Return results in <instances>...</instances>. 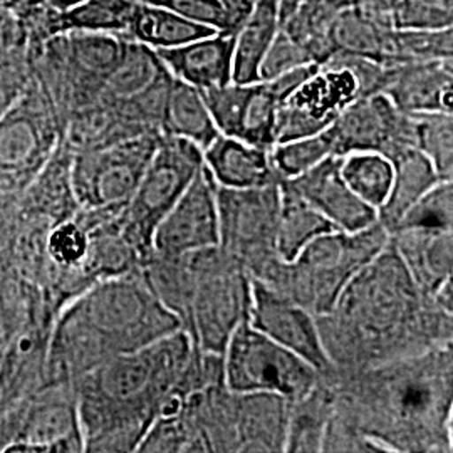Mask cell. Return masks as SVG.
Here are the masks:
<instances>
[{
  "instance_id": "cell-1",
  "label": "cell",
  "mask_w": 453,
  "mask_h": 453,
  "mask_svg": "<svg viewBox=\"0 0 453 453\" xmlns=\"http://www.w3.org/2000/svg\"><path fill=\"white\" fill-rule=\"evenodd\" d=\"M452 279L425 294L395 247L370 260L316 316L334 370L355 372L453 342Z\"/></svg>"
},
{
  "instance_id": "cell-2",
  "label": "cell",
  "mask_w": 453,
  "mask_h": 453,
  "mask_svg": "<svg viewBox=\"0 0 453 453\" xmlns=\"http://www.w3.org/2000/svg\"><path fill=\"white\" fill-rule=\"evenodd\" d=\"M323 378L333 388V417L381 453L452 452L453 342Z\"/></svg>"
},
{
  "instance_id": "cell-3",
  "label": "cell",
  "mask_w": 453,
  "mask_h": 453,
  "mask_svg": "<svg viewBox=\"0 0 453 453\" xmlns=\"http://www.w3.org/2000/svg\"><path fill=\"white\" fill-rule=\"evenodd\" d=\"M194 344L177 331L78 376L74 391L84 452H136L179 383Z\"/></svg>"
},
{
  "instance_id": "cell-4",
  "label": "cell",
  "mask_w": 453,
  "mask_h": 453,
  "mask_svg": "<svg viewBox=\"0 0 453 453\" xmlns=\"http://www.w3.org/2000/svg\"><path fill=\"white\" fill-rule=\"evenodd\" d=\"M180 329L179 318L163 306L140 269L103 279L81 291L58 321L50 346L52 368L71 385L99 365Z\"/></svg>"
},
{
  "instance_id": "cell-5",
  "label": "cell",
  "mask_w": 453,
  "mask_h": 453,
  "mask_svg": "<svg viewBox=\"0 0 453 453\" xmlns=\"http://www.w3.org/2000/svg\"><path fill=\"white\" fill-rule=\"evenodd\" d=\"M140 274L200 351L224 355L234 331L249 321L252 277L219 245L175 257L150 254Z\"/></svg>"
},
{
  "instance_id": "cell-6",
  "label": "cell",
  "mask_w": 453,
  "mask_h": 453,
  "mask_svg": "<svg viewBox=\"0 0 453 453\" xmlns=\"http://www.w3.org/2000/svg\"><path fill=\"white\" fill-rule=\"evenodd\" d=\"M389 242L380 222L357 232L336 230L308 243L291 262H280L264 282L314 316L334 306L346 284Z\"/></svg>"
},
{
  "instance_id": "cell-7",
  "label": "cell",
  "mask_w": 453,
  "mask_h": 453,
  "mask_svg": "<svg viewBox=\"0 0 453 453\" xmlns=\"http://www.w3.org/2000/svg\"><path fill=\"white\" fill-rule=\"evenodd\" d=\"M127 42L116 34L65 33L29 49L34 78L48 91L65 125L96 101Z\"/></svg>"
},
{
  "instance_id": "cell-8",
  "label": "cell",
  "mask_w": 453,
  "mask_h": 453,
  "mask_svg": "<svg viewBox=\"0 0 453 453\" xmlns=\"http://www.w3.org/2000/svg\"><path fill=\"white\" fill-rule=\"evenodd\" d=\"M203 166V151L188 140L162 134L130 202L118 213L121 235L143 260L151 252L153 234Z\"/></svg>"
},
{
  "instance_id": "cell-9",
  "label": "cell",
  "mask_w": 453,
  "mask_h": 453,
  "mask_svg": "<svg viewBox=\"0 0 453 453\" xmlns=\"http://www.w3.org/2000/svg\"><path fill=\"white\" fill-rule=\"evenodd\" d=\"M65 131L63 118L33 74L0 118V188H16L35 179L52 160Z\"/></svg>"
},
{
  "instance_id": "cell-10",
  "label": "cell",
  "mask_w": 453,
  "mask_h": 453,
  "mask_svg": "<svg viewBox=\"0 0 453 453\" xmlns=\"http://www.w3.org/2000/svg\"><path fill=\"white\" fill-rule=\"evenodd\" d=\"M279 207V183L242 190L217 185L219 247L260 282L282 262L275 250Z\"/></svg>"
},
{
  "instance_id": "cell-11",
  "label": "cell",
  "mask_w": 453,
  "mask_h": 453,
  "mask_svg": "<svg viewBox=\"0 0 453 453\" xmlns=\"http://www.w3.org/2000/svg\"><path fill=\"white\" fill-rule=\"evenodd\" d=\"M224 383L235 393L277 395L289 403L301 400L321 378L308 361L262 334L249 321L226 342Z\"/></svg>"
},
{
  "instance_id": "cell-12",
  "label": "cell",
  "mask_w": 453,
  "mask_h": 453,
  "mask_svg": "<svg viewBox=\"0 0 453 453\" xmlns=\"http://www.w3.org/2000/svg\"><path fill=\"white\" fill-rule=\"evenodd\" d=\"M162 134L71 151L69 187L82 211L119 213L130 202Z\"/></svg>"
},
{
  "instance_id": "cell-13",
  "label": "cell",
  "mask_w": 453,
  "mask_h": 453,
  "mask_svg": "<svg viewBox=\"0 0 453 453\" xmlns=\"http://www.w3.org/2000/svg\"><path fill=\"white\" fill-rule=\"evenodd\" d=\"M319 65H299L273 80L250 84L232 81L202 91L217 130L271 150L275 145V118L280 103Z\"/></svg>"
},
{
  "instance_id": "cell-14",
  "label": "cell",
  "mask_w": 453,
  "mask_h": 453,
  "mask_svg": "<svg viewBox=\"0 0 453 453\" xmlns=\"http://www.w3.org/2000/svg\"><path fill=\"white\" fill-rule=\"evenodd\" d=\"M361 96L365 89L355 65H319L280 103L275 143L321 133Z\"/></svg>"
},
{
  "instance_id": "cell-15",
  "label": "cell",
  "mask_w": 453,
  "mask_h": 453,
  "mask_svg": "<svg viewBox=\"0 0 453 453\" xmlns=\"http://www.w3.org/2000/svg\"><path fill=\"white\" fill-rule=\"evenodd\" d=\"M326 131L334 157L376 151L391 160L406 148H417L413 114L400 111L385 93L357 97Z\"/></svg>"
},
{
  "instance_id": "cell-16",
  "label": "cell",
  "mask_w": 453,
  "mask_h": 453,
  "mask_svg": "<svg viewBox=\"0 0 453 453\" xmlns=\"http://www.w3.org/2000/svg\"><path fill=\"white\" fill-rule=\"evenodd\" d=\"M219 245L217 183L205 165L157 226L151 252L175 257Z\"/></svg>"
},
{
  "instance_id": "cell-17",
  "label": "cell",
  "mask_w": 453,
  "mask_h": 453,
  "mask_svg": "<svg viewBox=\"0 0 453 453\" xmlns=\"http://www.w3.org/2000/svg\"><path fill=\"white\" fill-rule=\"evenodd\" d=\"M249 323L267 338L308 361L319 374L334 370L326 355L316 316L256 279H252Z\"/></svg>"
},
{
  "instance_id": "cell-18",
  "label": "cell",
  "mask_w": 453,
  "mask_h": 453,
  "mask_svg": "<svg viewBox=\"0 0 453 453\" xmlns=\"http://www.w3.org/2000/svg\"><path fill=\"white\" fill-rule=\"evenodd\" d=\"M342 232H357L378 222V211L365 203L341 175V157H327L308 172L282 180Z\"/></svg>"
},
{
  "instance_id": "cell-19",
  "label": "cell",
  "mask_w": 453,
  "mask_h": 453,
  "mask_svg": "<svg viewBox=\"0 0 453 453\" xmlns=\"http://www.w3.org/2000/svg\"><path fill=\"white\" fill-rule=\"evenodd\" d=\"M234 39L230 34L211 33L157 54L175 80L209 91L234 81Z\"/></svg>"
},
{
  "instance_id": "cell-20",
  "label": "cell",
  "mask_w": 453,
  "mask_h": 453,
  "mask_svg": "<svg viewBox=\"0 0 453 453\" xmlns=\"http://www.w3.org/2000/svg\"><path fill=\"white\" fill-rule=\"evenodd\" d=\"M381 93L406 114L452 113V69L435 59L393 65Z\"/></svg>"
},
{
  "instance_id": "cell-21",
  "label": "cell",
  "mask_w": 453,
  "mask_h": 453,
  "mask_svg": "<svg viewBox=\"0 0 453 453\" xmlns=\"http://www.w3.org/2000/svg\"><path fill=\"white\" fill-rule=\"evenodd\" d=\"M202 151L203 165L219 187L242 190L280 183L271 162L269 148L219 134Z\"/></svg>"
},
{
  "instance_id": "cell-22",
  "label": "cell",
  "mask_w": 453,
  "mask_h": 453,
  "mask_svg": "<svg viewBox=\"0 0 453 453\" xmlns=\"http://www.w3.org/2000/svg\"><path fill=\"white\" fill-rule=\"evenodd\" d=\"M389 243L425 294H435L452 279L453 230L396 228Z\"/></svg>"
},
{
  "instance_id": "cell-23",
  "label": "cell",
  "mask_w": 453,
  "mask_h": 453,
  "mask_svg": "<svg viewBox=\"0 0 453 453\" xmlns=\"http://www.w3.org/2000/svg\"><path fill=\"white\" fill-rule=\"evenodd\" d=\"M5 452H84L74 391L67 400L39 410L26 434L11 443Z\"/></svg>"
},
{
  "instance_id": "cell-24",
  "label": "cell",
  "mask_w": 453,
  "mask_h": 453,
  "mask_svg": "<svg viewBox=\"0 0 453 453\" xmlns=\"http://www.w3.org/2000/svg\"><path fill=\"white\" fill-rule=\"evenodd\" d=\"M393 185L385 205L378 211V222L391 230L417 200L443 180L432 160L418 148H406L391 158Z\"/></svg>"
},
{
  "instance_id": "cell-25",
  "label": "cell",
  "mask_w": 453,
  "mask_h": 453,
  "mask_svg": "<svg viewBox=\"0 0 453 453\" xmlns=\"http://www.w3.org/2000/svg\"><path fill=\"white\" fill-rule=\"evenodd\" d=\"M279 33V0H254L234 39V82L260 81L262 65Z\"/></svg>"
},
{
  "instance_id": "cell-26",
  "label": "cell",
  "mask_w": 453,
  "mask_h": 453,
  "mask_svg": "<svg viewBox=\"0 0 453 453\" xmlns=\"http://www.w3.org/2000/svg\"><path fill=\"white\" fill-rule=\"evenodd\" d=\"M162 134L188 140L202 150L220 134L200 89L173 78L163 106Z\"/></svg>"
},
{
  "instance_id": "cell-27",
  "label": "cell",
  "mask_w": 453,
  "mask_h": 453,
  "mask_svg": "<svg viewBox=\"0 0 453 453\" xmlns=\"http://www.w3.org/2000/svg\"><path fill=\"white\" fill-rule=\"evenodd\" d=\"M280 188V207L275 235V250L282 262L296 259L301 250L324 234L336 232L338 228L331 224L324 215L312 209L306 200H303L282 181Z\"/></svg>"
},
{
  "instance_id": "cell-28",
  "label": "cell",
  "mask_w": 453,
  "mask_h": 453,
  "mask_svg": "<svg viewBox=\"0 0 453 453\" xmlns=\"http://www.w3.org/2000/svg\"><path fill=\"white\" fill-rule=\"evenodd\" d=\"M207 34H211V31L187 17L180 16L172 9L138 0L125 37L153 50H162L177 48Z\"/></svg>"
},
{
  "instance_id": "cell-29",
  "label": "cell",
  "mask_w": 453,
  "mask_h": 453,
  "mask_svg": "<svg viewBox=\"0 0 453 453\" xmlns=\"http://www.w3.org/2000/svg\"><path fill=\"white\" fill-rule=\"evenodd\" d=\"M333 408V388L321 376L306 396L289 403L284 452H321L326 425Z\"/></svg>"
},
{
  "instance_id": "cell-30",
  "label": "cell",
  "mask_w": 453,
  "mask_h": 453,
  "mask_svg": "<svg viewBox=\"0 0 453 453\" xmlns=\"http://www.w3.org/2000/svg\"><path fill=\"white\" fill-rule=\"evenodd\" d=\"M136 2L138 0H84L74 7L59 11L58 35L65 33H104L125 37Z\"/></svg>"
},
{
  "instance_id": "cell-31",
  "label": "cell",
  "mask_w": 453,
  "mask_h": 453,
  "mask_svg": "<svg viewBox=\"0 0 453 453\" xmlns=\"http://www.w3.org/2000/svg\"><path fill=\"white\" fill-rule=\"evenodd\" d=\"M341 175L365 203L378 211L393 185V163L376 151H355L341 157Z\"/></svg>"
},
{
  "instance_id": "cell-32",
  "label": "cell",
  "mask_w": 453,
  "mask_h": 453,
  "mask_svg": "<svg viewBox=\"0 0 453 453\" xmlns=\"http://www.w3.org/2000/svg\"><path fill=\"white\" fill-rule=\"evenodd\" d=\"M172 9L211 33L235 35L252 11L254 0H142Z\"/></svg>"
},
{
  "instance_id": "cell-33",
  "label": "cell",
  "mask_w": 453,
  "mask_h": 453,
  "mask_svg": "<svg viewBox=\"0 0 453 453\" xmlns=\"http://www.w3.org/2000/svg\"><path fill=\"white\" fill-rule=\"evenodd\" d=\"M327 157L334 155L331 138L326 130L311 136L275 143L271 148V162L280 181L308 172L309 168L316 166Z\"/></svg>"
},
{
  "instance_id": "cell-34",
  "label": "cell",
  "mask_w": 453,
  "mask_h": 453,
  "mask_svg": "<svg viewBox=\"0 0 453 453\" xmlns=\"http://www.w3.org/2000/svg\"><path fill=\"white\" fill-rule=\"evenodd\" d=\"M417 148L437 168L441 180H453L452 113H415Z\"/></svg>"
},
{
  "instance_id": "cell-35",
  "label": "cell",
  "mask_w": 453,
  "mask_h": 453,
  "mask_svg": "<svg viewBox=\"0 0 453 453\" xmlns=\"http://www.w3.org/2000/svg\"><path fill=\"white\" fill-rule=\"evenodd\" d=\"M396 228L453 230V180L440 181L417 200L389 232Z\"/></svg>"
},
{
  "instance_id": "cell-36",
  "label": "cell",
  "mask_w": 453,
  "mask_h": 453,
  "mask_svg": "<svg viewBox=\"0 0 453 453\" xmlns=\"http://www.w3.org/2000/svg\"><path fill=\"white\" fill-rule=\"evenodd\" d=\"M33 69L29 46L22 35H16L0 48V118L11 110L31 81Z\"/></svg>"
},
{
  "instance_id": "cell-37",
  "label": "cell",
  "mask_w": 453,
  "mask_h": 453,
  "mask_svg": "<svg viewBox=\"0 0 453 453\" xmlns=\"http://www.w3.org/2000/svg\"><path fill=\"white\" fill-rule=\"evenodd\" d=\"M91 234L86 222H65L50 237V254L65 267L81 269L89 254Z\"/></svg>"
},
{
  "instance_id": "cell-38",
  "label": "cell",
  "mask_w": 453,
  "mask_h": 453,
  "mask_svg": "<svg viewBox=\"0 0 453 453\" xmlns=\"http://www.w3.org/2000/svg\"><path fill=\"white\" fill-rule=\"evenodd\" d=\"M17 34L16 19L12 16L11 5L5 2H0V48L5 41L14 37Z\"/></svg>"
},
{
  "instance_id": "cell-39",
  "label": "cell",
  "mask_w": 453,
  "mask_h": 453,
  "mask_svg": "<svg viewBox=\"0 0 453 453\" xmlns=\"http://www.w3.org/2000/svg\"><path fill=\"white\" fill-rule=\"evenodd\" d=\"M46 2L50 4L52 7L59 9V11H65V9H69V7H74V5L81 4L84 0H46Z\"/></svg>"
},
{
  "instance_id": "cell-40",
  "label": "cell",
  "mask_w": 453,
  "mask_h": 453,
  "mask_svg": "<svg viewBox=\"0 0 453 453\" xmlns=\"http://www.w3.org/2000/svg\"><path fill=\"white\" fill-rule=\"evenodd\" d=\"M0 2H5V4H9V0H0Z\"/></svg>"
}]
</instances>
